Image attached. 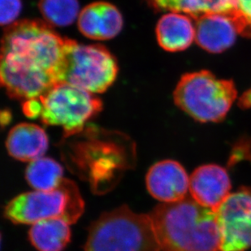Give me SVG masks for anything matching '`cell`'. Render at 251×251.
Here are the masks:
<instances>
[{"label": "cell", "instance_id": "obj_1", "mask_svg": "<svg viewBox=\"0 0 251 251\" xmlns=\"http://www.w3.org/2000/svg\"><path fill=\"white\" fill-rule=\"evenodd\" d=\"M67 38L47 22L23 20L7 27L1 42L0 79L10 97L39 99L62 83Z\"/></svg>", "mask_w": 251, "mask_h": 251}, {"label": "cell", "instance_id": "obj_2", "mask_svg": "<svg viewBox=\"0 0 251 251\" xmlns=\"http://www.w3.org/2000/svg\"><path fill=\"white\" fill-rule=\"evenodd\" d=\"M148 215L162 251H221L217 215L192 197L159 204Z\"/></svg>", "mask_w": 251, "mask_h": 251}, {"label": "cell", "instance_id": "obj_3", "mask_svg": "<svg viewBox=\"0 0 251 251\" xmlns=\"http://www.w3.org/2000/svg\"><path fill=\"white\" fill-rule=\"evenodd\" d=\"M84 251H161L149 215L124 205L105 212L88 228Z\"/></svg>", "mask_w": 251, "mask_h": 251}, {"label": "cell", "instance_id": "obj_4", "mask_svg": "<svg viewBox=\"0 0 251 251\" xmlns=\"http://www.w3.org/2000/svg\"><path fill=\"white\" fill-rule=\"evenodd\" d=\"M85 202L77 185L64 178L52 191H31L15 197L4 207L5 218L16 225L61 219L70 225L82 216Z\"/></svg>", "mask_w": 251, "mask_h": 251}, {"label": "cell", "instance_id": "obj_5", "mask_svg": "<svg viewBox=\"0 0 251 251\" xmlns=\"http://www.w3.org/2000/svg\"><path fill=\"white\" fill-rule=\"evenodd\" d=\"M174 101L195 121H223L237 96L232 81L218 79L209 71L186 74L174 91Z\"/></svg>", "mask_w": 251, "mask_h": 251}, {"label": "cell", "instance_id": "obj_6", "mask_svg": "<svg viewBox=\"0 0 251 251\" xmlns=\"http://www.w3.org/2000/svg\"><path fill=\"white\" fill-rule=\"evenodd\" d=\"M118 72L116 57L103 46L85 45L67 38L62 83L75 85L94 95L101 94L115 82Z\"/></svg>", "mask_w": 251, "mask_h": 251}, {"label": "cell", "instance_id": "obj_7", "mask_svg": "<svg viewBox=\"0 0 251 251\" xmlns=\"http://www.w3.org/2000/svg\"><path fill=\"white\" fill-rule=\"evenodd\" d=\"M39 100L43 123L60 126L65 138L81 133L85 124L102 109V101L94 94L64 82L57 84Z\"/></svg>", "mask_w": 251, "mask_h": 251}, {"label": "cell", "instance_id": "obj_8", "mask_svg": "<svg viewBox=\"0 0 251 251\" xmlns=\"http://www.w3.org/2000/svg\"><path fill=\"white\" fill-rule=\"evenodd\" d=\"M221 232V251L251 248V190L240 188L230 194L216 211Z\"/></svg>", "mask_w": 251, "mask_h": 251}, {"label": "cell", "instance_id": "obj_9", "mask_svg": "<svg viewBox=\"0 0 251 251\" xmlns=\"http://www.w3.org/2000/svg\"><path fill=\"white\" fill-rule=\"evenodd\" d=\"M146 184L153 198L163 203H173L187 197L190 177L179 162L166 159L151 167Z\"/></svg>", "mask_w": 251, "mask_h": 251}, {"label": "cell", "instance_id": "obj_10", "mask_svg": "<svg viewBox=\"0 0 251 251\" xmlns=\"http://www.w3.org/2000/svg\"><path fill=\"white\" fill-rule=\"evenodd\" d=\"M231 180L227 170L217 164L197 168L190 177V192L199 205L216 212L230 195Z\"/></svg>", "mask_w": 251, "mask_h": 251}, {"label": "cell", "instance_id": "obj_11", "mask_svg": "<svg viewBox=\"0 0 251 251\" xmlns=\"http://www.w3.org/2000/svg\"><path fill=\"white\" fill-rule=\"evenodd\" d=\"M195 20L197 43L209 52H223L233 45L240 33L232 12L207 13Z\"/></svg>", "mask_w": 251, "mask_h": 251}, {"label": "cell", "instance_id": "obj_12", "mask_svg": "<svg viewBox=\"0 0 251 251\" xmlns=\"http://www.w3.org/2000/svg\"><path fill=\"white\" fill-rule=\"evenodd\" d=\"M77 25L79 30L86 38L110 40L122 30L123 17L115 5L107 2H95L81 10Z\"/></svg>", "mask_w": 251, "mask_h": 251}, {"label": "cell", "instance_id": "obj_13", "mask_svg": "<svg viewBox=\"0 0 251 251\" xmlns=\"http://www.w3.org/2000/svg\"><path fill=\"white\" fill-rule=\"evenodd\" d=\"M49 147V140L45 130L40 126L22 123L11 129L7 141L8 154L22 162H32L40 159Z\"/></svg>", "mask_w": 251, "mask_h": 251}, {"label": "cell", "instance_id": "obj_14", "mask_svg": "<svg viewBox=\"0 0 251 251\" xmlns=\"http://www.w3.org/2000/svg\"><path fill=\"white\" fill-rule=\"evenodd\" d=\"M195 35V28L190 17L177 12L164 15L157 23V41L167 51L176 52L187 49Z\"/></svg>", "mask_w": 251, "mask_h": 251}, {"label": "cell", "instance_id": "obj_15", "mask_svg": "<svg viewBox=\"0 0 251 251\" xmlns=\"http://www.w3.org/2000/svg\"><path fill=\"white\" fill-rule=\"evenodd\" d=\"M70 225L61 219L40 221L32 225L28 238L38 251H63L71 241Z\"/></svg>", "mask_w": 251, "mask_h": 251}, {"label": "cell", "instance_id": "obj_16", "mask_svg": "<svg viewBox=\"0 0 251 251\" xmlns=\"http://www.w3.org/2000/svg\"><path fill=\"white\" fill-rule=\"evenodd\" d=\"M158 12H184L197 19L207 13H230L235 10L237 0H146Z\"/></svg>", "mask_w": 251, "mask_h": 251}, {"label": "cell", "instance_id": "obj_17", "mask_svg": "<svg viewBox=\"0 0 251 251\" xmlns=\"http://www.w3.org/2000/svg\"><path fill=\"white\" fill-rule=\"evenodd\" d=\"M64 168L56 160L42 157L30 162L25 171L28 185L38 191H52L64 180Z\"/></svg>", "mask_w": 251, "mask_h": 251}, {"label": "cell", "instance_id": "obj_18", "mask_svg": "<svg viewBox=\"0 0 251 251\" xmlns=\"http://www.w3.org/2000/svg\"><path fill=\"white\" fill-rule=\"evenodd\" d=\"M38 8L50 26H69L80 14L77 0H39Z\"/></svg>", "mask_w": 251, "mask_h": 251}, {"label": "cell", "instance_id": "obj_19", "mask_svg": "<svg viewBox=\"0 0 251 251\" xmlns=\"http://www.w3.org/2000/svg\"><path fill=\"white\" fill-rule=\"evenodd\" d=\"M232 14L239 27L240 34L251 38V0H237Z\"/></svg>", "mask_w": 251, "mask_h": 251}, {"label": "cell", "instance_id": "obj_20", "mask_svg": "<svg viewBox=\"0 0 251 251\" xmlns=\"http://www.w3.org/2000/svg\"><path fill=\"white\" fill-rule=\"evenodd\" d=\"M0 5L1 25L8 27L16 23L22 12V0H0Z\"/></svg>", "mask_w": 251, "mask_h": 251}, {"label": "cell", "instance_id": "obj_21", "mask_svg": "<svg viewBox=\"0 0 251 251\" xmlns=\"http://www.w3.org/2000/svg\"><path fill=\"white\" fill-rule=\"evenodd\" d=\"M251 160V142L243 141L236 144L228 159V167H233L242 161Z\"/></svg>", "mask_w": 251, "mask_h": 251}, {"label": "cell", "instance_id": "obj_22", "mask_svg": "<svg viewBox=\"0 0 251 251\" xmlns=\"http://www.w3.org/2000/svg\"><path fill=\"white\" fill-rule=\"evenodd\" d=\"M42 111V103L39 99L27 100L23 104V112L25 115L29 118L35 119L40 117Z\"/></svg>", "mask_w": 251, "mask_h": 251}, {"label": "cell", "instance_id": "obj_23", "mask_svg": "<svg viewBox=\"0 0 251 251\" xmlns=\"http://www.w3.org/2000/svg\"><path fill=\"white\" fill-rule=\"evenodd\" d=\"M239 106L243 109L251 108V88L247 90L246 92L240 98Z\"/></svg>", "mask_w": 251, "mask_h": 251}]
</instances>
